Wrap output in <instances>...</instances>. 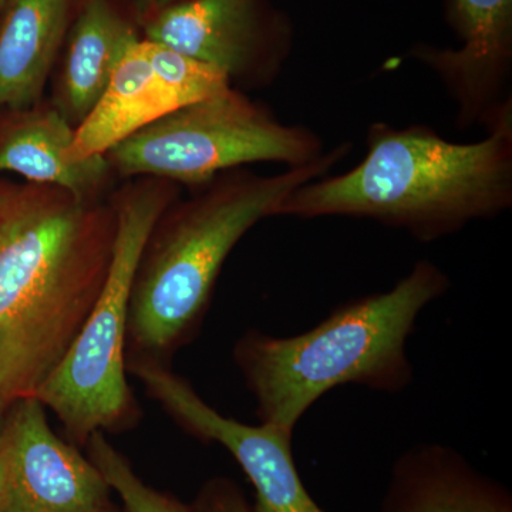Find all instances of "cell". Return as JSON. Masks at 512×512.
Segmentation results:
<instances>
[{
  "mask_svg": "<svg viewBox=\"0 0 512 512\" xmlns=\"http://www.w3.org/2000/svg\"><path fill=\"white\" fill-rule=\"evenodd\" d=\"M3 512H116L106 478L56 436L36 397L10 404L0 420Z\"/></svg>",
  "mask_w": 512,
  "mask_h": 512,
  "instance_id": "cell-8",
  "label": "cell"
},
{
  "mask_svg": "<svg viewBox=\"0 0 512 512\" xmlns=\"http://www.w3.org/2000/svg\"><path fill=\"white\" fill-rule=\"evenodd\" d=\"M16 195H18V192H10L0 187V217H2L3 212L8 210L9 205L15 200Z\"/></svg>",
  "mask_w": 512,
  "mask_h": 512,
  "instance_id": "cell-20",
  "label": "cell"
},
{
  "mask_svg": "<svg viewBox=\"0 0 512 512\" xmlns=\"http://www.w3.org/2000/svg\"><path fill=\"white\" fill-rule=\"evenodd\" d=\"M2 416H3V414H0V420H2Z\"/></svg>",
  "mask_w": 512,
  "mask_h": 512,
  "instance_id": "cell-24",
  "label": "cell"
},
{
  "mask_svg": "<svg viewBox=\"0 0 512 512\" xmlns=\"http://www.w3.org/2000/svg\"><path fill=\"white\" fill-rule=\"evenodd\" d=\"M183 2V0H157L156 10L164 8V6L173 5V3Z\"/></svg>",
  "mask_w": 512,
  "mask_h": 512,
  "instance_id": "cell-22",
  "label": "cell"
},
{
  "mask_svg": "<svg viewBox=\"0 0 512 512\" xmlns=\"http://www.w3.org/2000/svg\"><path fill=\"white\" fill-rule=\"evenodd\" d=\"M144 40L191 57L234 83L266 86L291 52L289 23L261 0H183L146 20Z\"/></svg>",
  "mask_w": 512,
  "mask_h": 512,
  "instance_id": "cell-7",
  "label": "cell"
},
{
  "mask_svg": "<svg viewBox=\"0 0 512 512\" xmlns=\"http://www.w3.org/2000/svg\"><path fill=\"white\" fill-rule=\"evenodd\" d=\"M73 0H9L0 26V109L35 106L69 29Z\"/></svg>",
  "mask_w": 512,
  "mask_h": 512,
  "instance_id": "cell-13",
  "label": "cell"
},
{
  "mask_svg": "<svg viewBox=\"0 0 512 512\" xmlns=\"http://www.w3.org/2000/svg\"><path fill=\"white\" fill-rule=\"evenodd\" d=\"M460 49L419 46L412 56L437 74L460 127L493 126L512 109V0H450Z\"/></svg>",
  "mask_w": 512,
  "mask_h": 512,
  "instance_id": "cell-10",
  "label": "cell"
},
{
  "mask_svg": "<svg viewBox=\"0 0 512 512\" xmlns=\"http://www.w3.org/2000/svg\"><path fill=\"white\" fill-rule=\"evenodd\" d=\"M326 153L305 126L276 119L234 87L170 111L110 148L104 156L120 174L205 187L227 171L255 163L299 167Z\"/></svg>",
  "mask_w": 512,
  "mask_h": 512,
  "instance_id": "cell-6",
  "label": "cell"
},
{
  "mask_svg": "<svg viewBox=\"0 0 512 512\" xmlns=\"http://www.w3.org/2000/svg\"><path fill=\"white\" fill-rule=\"evenodd\" d=\"M487 133L454 143L426 126L373 123L359 164L296 188L275 217L365 218L427 242L491 220L512 207V109Z\"/></svg>",
  "mask_w": 512,
  "mask_h": 512,
  "instance_id": "cell-2",
  "label": "cell"
},
{
  "mask_svg": "<svg viewBox=\"0 0 512 512\" xmlns=\"http://www.w3.org/2000/svg\"><path fill=\"white\" fill-rule=\"evenodd\" d=\"M23 113L0 137V171L94 200L111 170L106 156L82 161L70 158L76 127L62 111L43 107Z\"/></svg>",
  "mask_w": 512,
  "mask_h": 512,
  "instance_id": "cell-12",
  "label": "cell"
},
{
  "mask_svg": "<svg viewBox=\"0 0 512 512\" xmlns=\"http://www.w3.org/2000/svg\"><path fill=\"white\" fill-rule=\"evenodd\" d=\"M0 512H3V511H2V508H0Z\"/></svg>",
  "mask_w": 512,
  "mask_h": 512,
  "instance_id": "cell-25",
  "label": "cell"
},
{
  "mask_svg": "<svg viewBox=\"0 0 512 512\" xmlns=\"http://www.w3.org/2000/svg\"><path fill=\"white\" fill-rule=\"evenodd\" d=\"M3 493H5V464L0 456V508H2Z\"/></svg>",
  "mask_w": 512,
  "mask_h": 512,
  "instance_id": "cell-21",
  "label": "cell"
},
{
  "mask_svg": "<svg viewBox=\"0 0 512 512\" xmlns=\"http://www.w3.org/2000/svg\"><path fill=\"white\" fill-rule=\"evenodd\" d=\"M137 39L109 0H87L70 29L63 66L60 111L70 123L79 126L89 116Z\"/></svg>",
  "mask_w": 512,
  "mask_h": 512,
  "instance_id": "cell-15",
  "label": "cell"
},
{
  "mask_svg": "<svg viewBox=\"0 0 512 512\" xmlns=\"http://www.w3.org/2000/svg\"><path fill=\"white\" fill-rule=\"evenodd\" d=\"M448 288L439 266L421 259L390 291L346 303L301 335L248 332L234 356L261 423L293 433L312 404L346 383L387 393L406 389L413 380L407 340L420 313Z\"/></svg>",
  "mask_w": 512,
  "mask_h": 512,
  "instance_id": "cell-3",
  "label": "cell"
},
{
  "mask_svg": "<svg viewBox=\"0 0 512 512\" xmlns=\"http://www.w3.org/2000/svg\"><path fill=\"white\" fill-rule=\"evenodd\" d=\"M380 512H512V497L454 448L423 444L397 458Z\"/></svg>",
  "mask_w": 512,
  "mask_h": 512,
  "instance_id": "cell-11",
  "label": "cell"
},
{
  "mask_svg": "<svg viewBox=\"0 0 512 512\" xmlns=\"http://www.w3.org/2000/svg\"><path fill=\"white\" fill-rule=\"evenodd\" d=\"M116 214L50 185L0 217V414L35 396L82 332L109 269Z\"/></svg>",
  "mask_w": 512,
  "mask_h": 512,
  "instance_id": "cell-1",
  "label": "cell"
},
{
  "mask_svg": "<svg viewBox=\"0 0 512 512\" xmlns=\"http://www.w3.org/2000/svg\"><path fill=\"white\" fill-rule=\"evenodd\" d=\"M89 458L119 495L127 512H191V508L171 495L144 483L126 457L116 450L103 431L92 434L86 443Z\"/></svg>",
  "mask_w": 512,
  "mask_h": 512,
  "instance_id": "cell-16",
  "label": "cell"
},
{
  "mask_svg": "<svg viewBox=\"0 0 512 512\" xmlns=\"http://www.w3.org/2000/svg\"><path fill=\"white\" fill-rule=\"evenodd\" d=\"M173 198L170 184L154 181L121 197L99 296L72 348L33 396L83 446L97 431L126 426L134 412L126 359L131 295L148 239Z\"/></svg>",
  "mask_w": 512,
  "mask_h": 512,
  "instance_id": "cell-5",
  "label": "cell"
},
{
  "mask_svg": "<svg viewBox=\"0 0 512 512\" xmlns=\"http://www.w3.org/2000/svg\"><path fill=\"white\" fill-rule=\"evenodd\" d=\"M191 512H255L241 488L225 477L211 478L202 485Z\"/></svg>",
  "mask_w": 512,
  "mask_h": 512,
  "instance_id": "cell-18",
  "label": "cell"
},
{
  "mask_svg": "<svg viewBox=\"0 0 512 512\" xmlns=\"http://www.w3.org/2000/svg\"><path fill=\"white\" fill-rule=\"evenodd\" d=\"M177 109L151 67L143 40H134L99 103L76 127L69 156L73 161L104 156L124 138Z\"/></svg>",
  "mask_w": 512,
  "mask_h": 512,
  "instance_id": "cell-14",
  "label": "cell"
},
{
  "mask_svg": "<svg viewBox=\"0 0 512 512\" xmlns=\"http://www.w3.org/2000/svg\"><path fill=\"white\" fill-rule=\"evenodd\" d=\"M156 2L157 0H133L138 18L146 22L156 12Z\"/></svg>",
  "mask_w": 512,
  "mask_h": 512,
  "instance_id": "cell-19",
  "label": "cell"
},
{
  "mask_svg": "<svg viewBox=\"0 0 512 512\" xmlns=\"http://www.w3.org/2000/svg\"><path fill=\"white\" fill-rule=\"evenodd\" d=\"M128 367L185 429L227 448L254 485L255 512H325L299 476L292 453L293 433L222 416L185 380L151 360H137Z\"/></svg>",
  "mask_w": 512,
  "mask_h": 512,
  "instance_id": "cell-9",
  "label": "cell"
},
{
  "mask_svg": "<svg viewBox=\"0 0 512 512\" xmlns=\"http://www.w3.org/2000/svg\"><path fill=\"white\" fill-rule=\"evenodd\" d=\"M350 150L342 143L312 163L275 175L227 171L192 200L168 208L138 266L127 342L148 355L177 346L207 311L222 266L249 229L275 217L291 192L328 175Z\"/></svg>",
  "mask_w": 512,
  "mask_h": 512,
  "instance_id": "cell-4",
  "label": "cell"
},
{
  "mask_svg": "<svg viewBox=\"0 0 512 512\" xmlns=\"http://www.w3.org/2000/svg\"><path fill=\"white\" fill-rule=\"evenodd\" d=\"M3 3H5V0H0V8H2Z\"/></svg>",
  "mask_w": 512,
  "mask_h": 512,
  "instance_id": "cell-23",
  "label": "cell"
},
{
  "mask_svg": "<svg viewBox=\"0 0 512 512\" xmlns=\"http://www.w3.org/2000/svg\"><path fill=\"white\" fill-rule=\"evenodd\" d=\"M154 73L180 107L229 89L231 82L220 70L143 39Z\"/></svg>",
  "mask_w": 512,
  "mask_h": 512,
  "instance_id": "cell-17",
  "label": "cell"
}]
</instances>
